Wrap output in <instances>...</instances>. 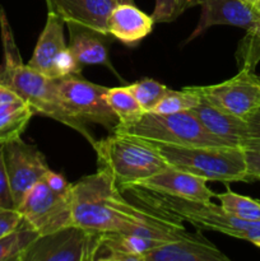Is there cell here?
<instances>
[{
	"instance_id": "cell-39",
	"label": "cell",
	"mask_w": 260,
	"mask_h": 261,
	"mask_svg": "<svg viewBox=\"0 0 260 261\" xmlns=\"http://www.w3.org/2000/svg\"><path fill=\"white\" fill-rule=\"evenodd\" d=\"M0 143H2V142H0Z\"/></svg>"
},
{
	"instance_id": "cell-25",
	"label": "cell",
	"mask_w": 260,
	"mask_h": 261,
	"mask_svg": "<svg viewBox=\"0 0 260 261\" xmlns=\"http://www.w3.org/2000/svg\"><path fill=\"white\" fill-rule=\"evenodd\" d=\"M200 101V94L195 87H186L181 91L168 89L150 112L157 114H175V112L190 111Z\"/></svg>"
},
{
	"instance_id": "cell-26",
	"label": "cell",
	"mask_w": 260,
	"mask_h": 261,
	"mask_svg": "<svg viewBox=\"0 0 260 261\" xmlns=\"http://www.w3.org/2000/svg\"><path fill=\"white\" fill-rule=\"evenodd\" d=\"M236 61L240 69L255 70L260 63V22L246 31L236 51Z\"/></svg>"
},
{
	"instance_id": "cell-1",
	"label": "cell",
	"mask_w": 260,
	"mask_h": 261,
	"mask_svg": "<svg viewBox=\"0 0 260 261\" xmlns=\"http://www.w3.org/2000/svg\"><path fill=\"white\" fill-rule=\"evenodd\" d=\"M73 224L98 233L137 234L171 241L186 233L183 221L170 214L139 208L121 195L114 176L105 168L73 184Z\"/></svg>"
},
{
	"instance_id": "cell-36",
	"label": "cell",
	"mask_w": 260,
	"mask_h": 261,
	"mask_svg": "<svg viewBox=\"0 0 260 261\" xmlns=\"http://www.w3.org/2000/svg\"><path fill=\"white\" fill-rule=\"evenodd\" d=\"M189 2H190V8H191V7H195V5H198L199 0H189Z\"/></svg>"
},
{
	"instance_id": "cell-12",
	"label": "cell",
	"mask_w": 260,
	"mask_h": 261,
	"mask_svg": "<svg viewBox=\"0 0 260 261\" xmlns=\"http://www.w3.org/2000/svg\"><path fill=\"white\" fill-rule=\"evenodd\" d=\"M129 189H138L150 194H161L194 201H211L212 198L216 196V194L206 185L205 178L178 170L172 166H168L165 170L144 180L138 181Z\"/></svg>"
},
{
	"instance_id": "cell-6",
	"label": "cell",
	"mask_w": 260,
	"mask_h": 261,
	"mask_svg": "<svg viewBox=\"0 0 260 261\" xmlns=\"http://www.w3.org/2000/svg\"><path fill=\"white\" fill-rule=\"evenodd\" d=\"M152 204L163 213L176 217L199 229L221 232L227 236L252 242L260 239V222H247L232 216L212 201H194L154 194Z\"/></svg>"
},
{
	"instance_id": "cell-7",
	"label": "cell",
	"mask_w": 260,
	"mask_h": 261,
	"mask_svg": "<svg viewBox=\"0 0 260 261\" xmlns=\"http://www.w3.org/2000/svg\"><path fill=\"white\" fill-rule=\"evenodd\" d=\"M71 208L73 185L68 193H59L42 178L28 190L17 211L41 236L73 224Z\"/></svg>"
},
{
	"instance_id": "cell-40",
	"label": "cell",
	"mask_w": 260,
	"mask_h": 261,
	"mask_svg": "<svg viewBox=\"0 0 260 261\" xmlns=\"http://www.w3.org/2000/svg\"><path fill=\"white\" fill-rule=\"evenodd\" d=\"M198 3H199V2H198Z\"/></svg>"
},
{
	"instance_id": "cell-32",
	"label": "cell",
	"mask_w": 260,
	"mask_h": 261,
	"mask_svg": "<svg viewBox=\"0 0 260 261\" xmlns=\"http://www.w3.org/2000/svg\"><path fill=\"white\" fill-rule=\"evenodd\" d=\"M244 150L247 165V178L260 180V150Z\"/></svg>"
},
{
	"instance_id": "cell-5",
	"label": "cell",
	"mask_w": 260,
	"mask_h": 261,
	"mask_svg": "<svg viewBox=\"0 0 260 261\" xmlns=\"http://www.w3.org/2000/svg\"><path fill=\"white\" fill-rule=\"evenodd\" d=\"M172 167L217 182L249 181L245 150L239 147H175L154 144Z\"/></svg>"
},
{
	"instance_id": "cell-9",
	"label": "cell",
	"mask_w": 260,
	"mask_h": 261,
	"mask_svg": "<svg viewBox=\"0 0 260 261\" xmlns=\"http://www.w3.org/2000/svg\"><path fill=\"white\" fill-rule=\"evenodd\" d=\"M56 88L68 111L83 124H98L114 133L119 125L116 115L107 103V87L98 86L81 75L55 79Z\"/></svg>"
},
{
	"instance_id": "cell-33",
	"label": "cell",
	"mask_w": 260,
	"mask_h": 261,
	"mask_svg": "<svg viewBox=\"0 0 260 261\" xmlns=\"http://www.w3.org/2000/svg\"><path fill=\"white\" fill-rule=\"evenodd\" d=\"M19 101H23V99L13 89L0 83V103H13V102Z\"/></svg>"
},
{
	"instance_id": "cell-29",
	"label": "cell",
	"mask_w": 260,
	"mask_h": 261,
	"mask_svg": "<svg viewBox=\"0 0 260 261\" xmlns=\"http://www.w3.org/2000/svg\"><path fill=\"white\" fill-rule=\"evenodd\" d=\"M3 209H15V203L14 199H13L7 168H5L3 143H0V211H3Z\"/></svg>"
},
{
	"instance_id": "cell-14",
	"label": "cell",
	"mask_w": 260,
	"mask_h": 261,
	"mask_svg": "<svg viewBox=\"0 0 260 261\" xmlns=\"http://www.w3.org/2000/svg\"><path fill=\"white\" fill-rule=\"evenodd\" d=\"M229 259L200 232L165 242L144 255L143 261H228Z\"/></svg>"
},
{
	"instance_id": "cell-3",
	"label": "cell",
	"mask_w": 260,
	"mask_h": 261,
	"mask_svg": "<svg viewBox=\"0 0 260 261\" xmlns=\"http://www.w3.org/2000/svg\"><path fill=\"white\" fill-rule=\"evenodd\" d=\"M93 149L98 167L109 171L122 190L170 166L152 143L133 135L111 133L97 140Z\"/></svg>"
},
{
	"instance_id": "cell-23",
	"label": "cell",
	"mask_w": 260,
	"mask_h": 261,
	"mask_svg": "<svg viewBox=\"0 0 260 261\" xmlns=\"http://www.w3.org/2000/svg\"><path fill=\"white\" fill-rule=\"evenodd\" d=\"M106 99L116 115L119 124H130L145 112L127 87L107 88Z\"/></svg>"
},
{
	"instance_id": "cell-21",
	"label": "cell",
	"mask_w": 260,
	"mask_h": 261,
	"mask_svg": "<svg viewBox=\"0 0 260 261\" xmlns=\"http://www.w3.org/2000/svg\"><path fill=\"white\" fill-rule=\"evenodd\" d=\"M33 115L32 109L24 101L0 103V142L20 137Z\"/></svg>"
},
{
	"instance_id": "cell-38",
	"label": "cell",
	"mask_w": 260,
	"mask_h": 261,
	"mask_svg": "<svg viewBox=\"0 0 260 261\" xmlns=\"http://www.w3.org/2000/svg\"><path fill=\"white\" fill-rule=\"evenodd\" d=\"M257 9H259V12H260V5H259V7H257Z\"/></svg>"
},
{
	"instance_id": "cell-28",
	"label": "cell",
	"mask_w": 260,
	"mask_h": 261,
	"mask_svg": "<svg viewBox=\"0 0 260 261\" xmlns=\"http://www.w3.org/2000/svg\"><path fill=\"white\" fill-rule=\"evenodd\" d=\"M190 8L189 0H155V7L152 13L154 22H173L186 9Z\"/></svg>"
},
{
	"instance_id": "cell-27",
	"label": "cell",
	"mask_w": 260,
	"mask_h": 261,
	"mask_svg": "<svg viewBox=\"0 0 260 261\" xmlns=\"http://www.w3.org/2000/svg\"><path fill=\"white\" fill-rule=\"evenodd\" d=\"M127 88L134 94L137 101L139 102L145 112L152 111L155 105L160 102V99L165 96L166 92L170 89L165 84L150 78L140 79V81L127 86Z\"/></svg>"
},
{
	"instance_id": "cell-11",
	"label": "cell",
	"mask_w": 260,
	"mask_h": 261,
	"mask_svg": "<svg viewBox=\"0 0 260 261\" xmlns=\"http://www.w3.org/2000/svg\"><path fill=\"white\" fill-rule=\"evenodd\" d=\"M3 153L17 209L28 190L45 177L50 167L42 152L35 145L23 142L20 137L3 143Z\"/></svg>"
},
{
	"instance_id": "cell-34",
	"label": "cell",
	"mask_w": 260,
	"mask_h": 261,
	"mask_svg": "<svg viewBox=\"0 0 260 261\" xmlns=\"http://www.w3.org/2000/svg\"><path fill=\"white\" fill-rule=\"evenodd\" d=\"M244 2L249 3V4L254 5V7H256V8L260 5V0H244Z\"/></svg>"
},
{
	"instance_id": "cell-17",
	"label": "cell",
	"mask_w": 260,
	"mask_h": 261,
	"mask_svg": "<svg viewBox=\"0 0 260 261\" xmlns=\"http://www.w3.org/2000/svg\"><path fill=\"white\" fill-rule=\"evenodd\" d=\"M152 15L142 12L130 3H120L110 13L107 33L126 46H137L150 35L154 25Z\"/></svg>"
},
{
	"instance_id": "cell-13",
	"label": "cell",
	"mask_w": 260,
	"mask_h": 261,
	"mask_svg": "<svg viewBox=\"0 0 260 261\" xmlns=\"http://www.w3.org/2000/svg\"><path fill=\"white\" fill-rule=\"evenodd\" d=\"M198 5L201 7L200 18L188 41L213 25H232L247 31L260 22L259 9L244 0H199Z\"/></svg>"
},
{
	"instance_id": "cell-35",
	"label": "cell",
	"mask_w": 260,
	"mask_h": 261,
	"mask_svg": "<svg viewBox=\"0 0 260 261\" xmlns=\"http://www.w3.org/2000/svg\"><path fill=\"white\" fill-rule=\"evenodd\" d=\"M117 4H120V3H130V4H134V0H116Z\"/></svg>"
},
{
	"instance_id": "cell-20",
	"label": "cell",
	"mask_w": 260,
	"mask_h": 261,
	"mask_svg": "<svg viewBox=\"0 0 260 261\" xmlns=\"http://www.w3.org/2000/svg\"><path fill=\"white\" fill-rule=\"evenodd\" d=\"M69 30V46L82 65H105L115 74L109 58V42L111 36L78 24H65Z\"/></svg>"
},
{
	"instance_id": "cell-16",
	"label": "cell",
	"mask_w": 260,
	"mask_h": 261,
	"mask_svg": "<svg viewBox=\"0 0 260 261\" xmlns=\"http://www.w3.org/2000/svg\"><path fill=\"white\" fill-rule=\"evenodd\" d=\"M63 18L53 12H47L46 24L36 43L32 58L27 63L30 68L43 74L50 79H55V65L59 58L68 50L64 37Z\"/></svg>"
},
{
	"instance_id": "cell-10",
	"label": "cell",
	"mask_w": 260,
	"mask_h": 261,
	"mask_svg": "<svg viewBox=\"0 0 260 261\" xmlns=\"http://www.w3.org/2000/svg\"><path fill=\"white\" fill-rule=\"evenodd\" d=\"M195 89L222 111L244 120L260 107V75L250 69H240L228 81Z\"/></svg>"
},
{
	"instance_id": "cell-24",
	"label": "cell",
	"mask_w": 260,
	"mask_h": 261,
	"mask_svg": "<svg viewBox=\"0 0 260 261\" xmlns=\"http://www.w3.org/2000/svg\"><path fill=\"white\" fill-rule=\"evenodd\" d=\"M222 208L232 216L247 222H260V200L250 196L240 195L231 190L216 194Z\"/></svg>"
},
{
	"instance_id": "cell-4",
	"label": "cell",
	"mask_w": 260,
	"mask_h": 261,
	"mask_svg": "<svg viewBox=\"0 0 260 261\" xmlns=\"http://www.w3.org/2000/svg\"><path fill=\"white\" fill-rule=\"evenodd\" d=\"M114 133L175 147H231L211 134L191 111L175 114L144 112L130 124H119Z\"/></svg>"
},
{
	"instance_id": "cell-18",
	"label": "cell",
	"mask_w": 260,
	"mask_h": 261,
	"mask_svg": "<svg viewBox=\"0 0 260 261\" xmlns=\"http://www.w3.org/2000/svg\"><path fill=\"white\" fill-rule=\"evenodd\" d=\"M190 111L214 137L231 147L242 148L247 132L246 120L222 111L203 96H200L199 103Z\"/></svg>"
},
{
	"instance_id": "cell-37",
	"label": "cell",
	"mask_w": 260,
	"mask_h": 261,
	"mask_svg": "<svg viewBox=\"0 0 260 261\" xmlns=\"http://www.w3.org/2000/svg\"><path fill=\"white\" fill-rule=\"evenodd\" d=\"M252 244L255 245V246H257L260 249V239H257V240H254V241H252Z\"/></svg>"
},
{
	"instance_id": "cell-31",
	"label": "cell",
	"mask_w": 260,
	"mask_h": 261,
	"mask_svg": "<svg viewBox=\"0 0 260 261\" xmlns=\"http://www.w3.org/2000/svg\"><path fill=\"white\" fill-rule=\"evenodd\" d=\"M23 221V217L17 209L0 211V237L14 231Z\"/></svg>"
},
{
	"instance_id": "cell-2",
	"label": "cell",
	"mask_w": 260,
	"mask_h": 261,
	"mask_svg": "<svg viewBox=\"0 0 260 261\" xmlns=\"http://www.w3.org/2000/svg\"><path fill=\"white\" fill-rule=\"evenodd\" d=\"M0 25L4 47V60L0 68V83L13 89L32 109L33 114L50 117L66 125L78 132L93 147L97 140L88 126L76 120L68 111L56 88L55 79L47 78L30 68L27 64H23L9 22L3 9H0Z\"/></svg>"
},
{
	"instance_id": "cell-30",
	"label": "cell",
	"mask_w": 260,
	"mask_h": 261,
	"mask_svg": "<svg viewBox=\"0 0 260 261\" xmlns=\"http://www.w3.org/2000/svg\"><path fill=\"white\" fill-rule=\"evenodd\" d=\"M247 132L242 149L260 150V107L246 119Z\"/></svg>"
},
{
	"instance_id": "cell-22",
	"label": "cell",
	"mask_w": 260,
	"mask_h": 261,
	"mask_svg": "<svg viewBox=\"0 0 260 261\" xmlns=\"http://www.w3.org/2000/svg\"><path fill=\"white\" fill-rule=\"evenodd\" d=\"M38 236L40 233L23 219L14 231L0 237V261H23Z\"/></svg>"
},
{
	"instance_id": "cell-15",
	"label": "cell",
	"mask_w": 260,
	"mask_h": 261,
	"mask_svg": "<svg viewBox=\"0 0 260 261\" xmlns=\"http://www.w3.org/2000/svg\"><path fill=\"white\" fill-rule=\"evenodd\" d=\"M47 12L63 18L65 24H78L107 33V19L116 0H46ZM110 36V35H109Z\"/></svg>"
},
{
	"instance_id": "cell-8",
	"label": "cell",
	"mask_w": 260,
	"mask_h": 261,
	"mask_svg": "<svg viewBox=\"0 0 260 261\" xmlns=\"http://www.w3.org/2000/svg\"><path fill=\"white\" fill-rule=\"evenodd\" d=\"M102 234L74 224L63 227L38 236L23 261H94Z\"/></svg>"
},
{
	"instance_id": "cell-19",
	"label": "cell",
	"mask_w": 260,
	"mask_h": 261,
	"mask_svg": "<svg viewBox=\"0 0 260 261\" xmlns=\"http://www.w3.org/2000/svg\"><path fill=\"white\" fill-rule=\"evenodd\" d=\"M165 244L157 239L109 232L102 234L94 261H143L145 254Z\"/></svg>"
}]
</instances>
